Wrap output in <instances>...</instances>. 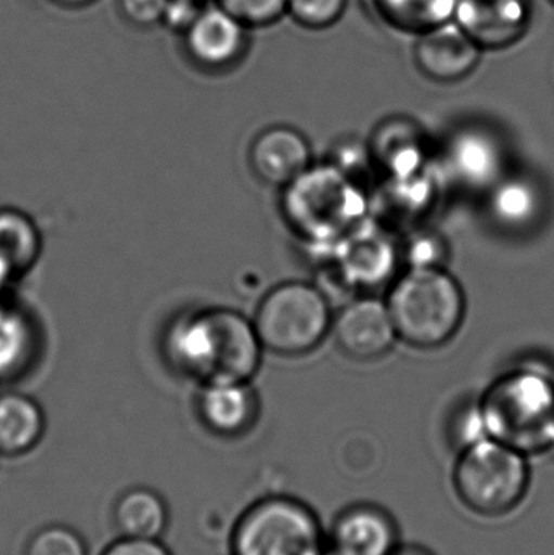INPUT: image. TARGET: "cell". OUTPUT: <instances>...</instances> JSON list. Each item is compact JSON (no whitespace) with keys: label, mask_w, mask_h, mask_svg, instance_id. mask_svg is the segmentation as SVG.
Returning a JSON list of instances; mask_svg holds the SVG:
<instances>
[{"label":"cell","mask_w":554,"mask_h":555,"mask_svg":"<svg viewBox=\"0 0 554 555\" xmlns=\"http://www.w3.org/2000/svg\"><path fill=\"white\" fill-rule=\"evenodd\" d=\"M262 348L254 323L224 307L179 320L168 336L172 361L204 385L249 380L259 369Z\"/></svg>","instance_id":"6da1fadb"},{"label":"cell","mask_w":554,"mask_h":555,"mask_svg":"<svg viewBox=\"0 0 554 555\" xmlns=\"http://www.w3.org/2000/svg\"><path fill=\"white\" fill-rule=\"evenodd\" d=\"M485 436L523 455H542L554 447V384L537 372L500 378L480 406Z\"/></svg>","instance_id":"7a4b0ae2"},{"label":"cell","mask_w":554,"mask_h":555,"mask_svg":"<svg viewBox=\"0 0 554 555\" xmlns=\"http://www.w3.org/2000/svg\"><path fill=\"white\" fill-rule=\"evenodd\" d=\"M397 336L420 349L439 348L458 333L465 313L461 284L436 266L413 267L387 300Z\"/></svg>","instance_id":"3957f363"},{"label":"cell","mask_w":554,"mask_h":555,"mask_svg":"<svg viewBox=\"0 0 554 555\" xmlns=\"http://www.w3.org/2000/svg\"><path fill=\"white\" fill-rule=\"evenodd\" d=\"M455 495L472 514L501 518L516 511L530 488L527 456L497 440L468 443L452 475Z\"/></svg>","instance_id":"277c9868"},{"label":"cell","mask_w":554,"mask_h":555,"mask_svg":"<svg viewBox=\"0 0 554 555\" xmlns=\"http://www.w3.org/2000/svg\"><path fill=\"white\" fill-rule=\"evenodd\" d=\"M366 211L360 189L334 166L308 169L286 185L283 214L298 236L332 243L348 236Z\"/></svg>","instance_id":"5b68a950"},{"label":"cell","mask_w":554,"mask_h":555,"mask_svg":"<svg viewBox=\"0 0 554 555\" xmlns=\"http://www.w3.org/2000/svg\"><path fill=\"white\" fill-rule=\"evenodd\" d=\"M254 326L263 348L275 354H308L331 328V307L318 287L289 281L263 296Z\"/></svg>","instance_id":"8992f818"},{"label":"cell","mask_w":554,"mask_h":555,"mask_svg":"<svg viewBox=\"0 0 554 555\" xmlns=\"http://www.w3.org/2000/svg\"><path fill=\"white\" fill-rule=\"evenodd\" d=\"M233 555H324L321 525L311 508L269 498L247 508L231 537Z\"/></svg>","instance_id":"52a82bcc"},{"label":"cell","mask_w":554,"mask_h":555,"mask_svg":"<svg viewBox=\"0 0 554 555\" xmlns=\"http://www.w3.org/2000/svg\"><path fill=\"white\" fill-rule=\"evenodd\" d=\"M532 16L530 0H458L454 22L487 51L519 42L529 31Z\"/></svg>","instance_id":"ba28073f"},{"label":"cell","mask_w":554,"mask_h":555,"mask_svg":"<svg viewBox=\"0 0 554 555\" xmlns=\"http://www.w3.org/2000/svg\"><path fill=\"white\" fill-rule=\"evenodd\" d=\"M484 49L452 20L422 33L413 48L416 68L429 80L455 83L474 74Z\"/></svg>","instance_id":"9c48e42d"},{"label":"cell","mask_w":554,"mask_h":555,"mask_svg":"<svg viewBox=\"0 0 554 555\" xmlns=\"http://www.w3.org/2000/svg\"><path fill=\"white\" fill-rule=\"evenodd\" d=\"M397 332L386 304L360 299L348 304L337 322L335 339L338 348L355 361H374L389 352Z\"/></svg>","instance_id":"30bf717a"},{"label":"cell","mask_w":554,"mask_h":555,"mask_svg":"<svg viewBox=\"0 0 554 555\" xmlns=\"http://www.w3.org/2000/svg\"><path fill=\"white\" fill-rule=\"evenodd\" d=\"M246 29L218 3L201 9L184 31L185 51L202 67H230L244 54Z\"/></svg>","instance_id":"8fae6325"},{"label":"cell","mask_w":554,"mask_h":555,"mask_svg":"<svg viewBox=\"0 0 554 555\" xmlns=\"http://www.w3.org/2000/svg\"><path fill=\"white\" fill-rule=\"evenodd\" d=\"M311 163V150L298 130L270 127L254 139L249 165L254 175L269 185H286L305 175Z\"/></svg>","instance_id":"7c38bea8"},{"label":"cell","mask_w":554,"mask_h":555,"mask_svg":"<svg viewBox=\"0 0 554 555\" xmlns=\"http://www.w3.org/2000/svg\"><path fill=\"white\" fill-rule=\"evenodd\" d=\"M334 555H392L397 528L383 508L355 505L342 512L331 534Z\"/></svg>","instance_id":"4fadbf2b"},{"label":"cell","mask_w":554,"mask_h":555,"mask_svg":"<svg viewBox=\"0 0 554 555\" xmlns=\"http://www.w3.org/2000/svg\"><path fill=\"white\" fill-rule=\"evenodd\" d=\"M197 411L208 430L223 437L240 436L257 420L259 404L253 388L243 384H208L197 397Z\"/></svg>","instance_id":"5bb4252c"},{"label":"cell","mask_w":554,"mask_h":555,"mask_svg":"<svg viewBox=\"0 0 554 555\" xmlns=\"http://www.w3.org/2000/svg\"><path fill=\"white\" fill-rule=\"evenodd\" d=\"M46 430V417L38 401L28 395H0V456L31 452Z\"/></svg>","instance_id":"9a60e30c"},{"label":"cell","mask_w":554,"mask_h":555,"mask_svg":"<svg viewBox=\"0 0 554 555\" xmlns=\"http://www.w3.org/2000/svg\"><path fill=\"white\" fill-rule=\"evenodd\" d=\"M113 521L119 537L158 540L168 528L169 512L158 492L133 488L117 499Z\"/></svg>","instance_id":"2e32d148"},{"label":"cell","mask_w":554,"mask_h":555,"mask_svg":"<svg viewBox=\"0 0 554 555\" xmlns=\"http://www.w3.org/2000/svg\"><path fill=\"white\" fill-rule=\"evenodd\" d=\"M39 254L41 236L35 221L16 208H0V280L28 272Z\"/></svg>","instance_id":"e0dca14e"},{"label":"cell","mask_w":554,"mask_h":555,"mask_svg":"<svg viewBox=\"0 0 554 555\" xmlns=\"http://www.w3.org/2000/svg\"><path fill=\"white\" fill-rule=\"evenodd\" d=\"M374 5L392 28L418 36L452 22L458 0H374Z\"/></svg>","instance_id":"ac0fdd59"},{"label":"cell","mask_w":554,"mask_h":555,"mask_svg":"<svg viewBox=\"0 0 554 555\" xmlns=\"http://www.w3.org/2000/svg\"><path fill=\"white\" fill-rule=\"evenodd\" d=\"M379 155L389 172L407 178L420 165V135L415 124L405 119L387 120L376 130Z\"/></svg>","instance_id":"d6986e66"},{"label":"cell","mask_w":554,"mask_h":555,"mask_svg":"<svg viewBox=\"0 0 554 555\" xmlns=\"http://www.w3.org/2000/svg\"><path fill=\"white\" fill-rule=\"evenodd\" d=\"M345 270L357 281H379L392 270V247L379 237H355L345 244Z\"/></svg>","instance_id":"ffe728a7"},{"label":"cell","mask_w":554,"mask_h":555,"mask_svg":"<svg viewBox=\"0 0 554 555\" xmlns=\"http://www.w3.org/2000/svg\"><path fill=\"white\" fill-rule=\"evenodd\" d=\"M348 0H288L286 15L302 28L327 29L340 22Z\"/></svg>","instance_id":"44dd1931"},{"label":"cell","mask_w":554,"mask_h":555,"mask_svg":"<svg viewBox=\"0 0 554 555\" xmlns=\"http://www.w3.org/2000/svg\"><path fill=\"white\" fill-rule=\"evenodd\" d=\"M25 555H87V546L72 528L48 525L29 538Z\"/></svg>","instance_id":"7402d4cb"},{"label":"cell","mask_w":554,"mask_h":555,"mask_svg":"<svg viewBox=\"0 0 554 555\" xmlns=\"http://www.w3.org/2000/svg\"><path fill=\"white\" fill-rule=\"evenodd\" d=\"M288 0H218V5L246 28H263L286 15Z\"/></svg>","instance_id":"603a6c76"},{"label":"cell","mask_w":554,"mask_h":555,"mask_svg":"<svg viewBox=\"0 0 554 555\" xmlns=\"http://www.w3.org/2000/svg\"><path fill=\"white\" fill-rule=\"evenodd\" d=\"M26 330L22 320L10 312H0V372L16 364L26 349Z\"/></svg>","instance_id":"cb8c5ba5"},{"label":"cell","mask_w":554,"mask_h":555,"mask_svg":"<svg viewBox=\"0 0 554 555\" xmlns=\"http://www.w3.org/2000/svg\"><path fill=\"white\" fill-rule=\"evenodd\" d=\"M532 192L519 182H511L498 192L494 210L506 221H523L532 214Z\"/></svg>","instance_id":"d4e9b609"},{"label":"cell","mask_w":554,"mask_h":555,"mask_svg":"<svg viewBox=\"0 0 554 555\" xmlns=\"http://www.w3.org/2000/svg\"><path fill=\"white\" fill-rule=\"evenodd\" d=\"M169 0H119L124 18L136 26H153L163 23Z\"/></svg>","instance_id":"484cf974"},{"label":"cell","mask_w":554,"mask_h":555,"mask_svg":"<svg viewBox=\"0 0 554 555\" xmlns=\"http://www.w3.org/2000/svg\"><path fill=\"white\" fill-rule=\"evenodd\" d=\"M103 555H172L168 547L163 546L158 540H137V538H123L114 541L104 550Z\"/></svg>","instance_id":"4316f807"},{"label":"cell","mask_w":554,"mask_h":555,"mask_svg":"<svg viewBox=\"0 0 554 555\" xmlns=\"http://www.w3.org/2000/svg\"><path fill=\"white\" fill-rule=\"evenodd\" d=\"M198 12L201 7L197 5V0H169L163 23H166L168 28L184 33Z\"/></svg>","instance_id":"83f0119b"},{"label":"cell","mask_w":554,"mask_h":555,"mask_svg":"<svg viewBox=\"0 0 554 555\" xmlns=\"http://www.w3.org/2000/svg\"><path fill=\"white\" fill-rule=\"evenodd\" d=\"M49 2L55 3L59 7H65V9H80V7L90 5L94 0H49Z\"/></svg>","instance_id":"f1b7e54d"},{"label":"cell","mask_w":554,"mask_h":555,"mask_svg":"<svg viewBox=\"0 0 554 555\" xmlns=\"http://www.w3.org/2000/svg\"><path fill=\"white\" fill-rule=\"evenodd\" d=\"M392 555H431L423 550H416V547H407V550H397Z\"/></svg>","instance_id":"f546056e"},{"label":"cell","mask_w":554,"mask_h":555,"mask_svg":"<svg viewBox=\"0 0 554 555\" xmlns=\"http://www.w3.org/2000/svg\"><path fill=\"white\" fill-rule=\"evenodd\" d=\"M550 2H552V3H553V5H554V0H550Z\"/></svg>","instance_id":"4dcf8cb0"},{"label":"cell","mask_w":554,"mask_h":555,"mask_svg":"<svg viewBox=\"0 0 554 555\" xmlns=\"http://www.w3.org/2000/svg\"><path fill=\"white\" fill-rule=\"evenodd\" d=\"M0 284H2V280H0Z\"/></svg>","instance_id":"1f68e13d"}]
</instances>
